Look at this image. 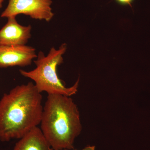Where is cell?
Masks as SVG:
<instances>
[{
    "mask_svg": "<svg viewBox=\"0 0 150 150\" xmlns=\"http://www.w3.org/2000/svg\"><path fill=\"white\" fill-rule=\"evenodd\" d=\"M31 25L19 24L16 17L8 18L6 23L0 30V44L6 46L26 45L31 38Z\"/></svg>",
    "mask_w": 150,
    "mask_h": 150,
    "instance_id": "6",
    "label": "cell"
},
{
    "mask_svg": "<svg viewBox=\"0 0 150 150\" xmlns=\"http://www.w3.org/2000/svg\"><path fill=\"white\" fill-rule=\"evenodd\" d=\"M119 4L122 6L129 5L131 6L134 0H115Z\"/></svg>",
    "mask_w": 150,
    "mask_h": 150,
    "instance_id": "8",
    "label": "cell"
},
{
    "mask_svg": "<svg viewBox=\"0 0 150 150\" xmlns=\"http://www.w3.org/2000/svg\"><path fill=\"white\" fill-rule=\"evenodd\" d=\"M37 57L35 48L31 46L0 44V68L27 67Z\"/></svg>",
    "mask_w": 150,
    "mask_h": 150,
    "instance_id": "5",
    "label": "cell"
},
{
    "mask_svg": "<svg viewBox=\"0 0 150 150\" xmlns=\"http://www.w3.org/2000/svg\"><path fill=\"white\" fill-rule=\"evenodd\" d=\"M67 45L63 43L56 49L52 47L46 56L39 52L34 61L36 67L30 71L20 70L21 74L33 81L35 87L40 93L46 92L48 94H60L71 97L76 94L79 79L70 87H67L57 74L58 66L64 62L63 56L66 52Z\"/></svg>",
    "mask_w": 150,
    "mask_h": 150,
    "instance_id": "3",
    "label": "cell"
},
{
    "mask_svg": "<svg viewBox=\"0 0 150 150\" xmlns=\"http://www.w3.org/2000/svg\"><path fill=\"white\" fill-rule=\"evenodd\" d=\"M42 96L31 82L15 87L0 100V141L21 139L40 124Z\"/></svg>",
    "mask_w": 150,
    "mask_h": 150,
    "instance_id": "1",
    "label": "cell"
},
{
    "mask_svg": "<svg viewBox=\"0 0 150 150\" xmlns=\"http://www.w3.org/2000/svg\"><path fill=\"white\" fill-rule=\"evenodd\" d=\"M4 1V0H0V8H1L2 7V4Z\"/></svg>",
    "mask_w": 150,
    "mask_h": 150,
    "instance_id": "10",
    "label": "cell"
},
{
    "mask_svg": "<svg viewBox=\"0 0 150 150\" xmlns=\"http://www.w3.org/2000/svg\"><path fill=\"white\" fill-rule=\"evenodd\" d=\"M52 3V0H9L1 17L8 18L24 14L34 19L49 22L54 16Z\"/></svg>",
    "mask_w": 150,
    "mask_h": 150,
    "instance_id": "4",
    "label": "cell"
},
{
    "mask_svg": "<svg viewBox=\"0 0 150 150\" xmlns=\"http://www.w3.org/2000/svg\"><path fill=\"white\" fill-rule=\"evenodd\" d=\"M40 129L54 150L74 149L82 127L76 104L70 96L48 94L43 107Z\"/></svg>",
    "mask_w": 150,
    "mask_h": 150,
    "instance_id": "2",
    "label": "cell"
},
{
    "mask_svg": "<svg viewBox=\"0 0 150 150\" xmlns=\"http://www.w3.org/2000/svg\"><path fill=\"white\" fill-rule=\"evenodd\" d=\"M70 150V149H62V150ZM81 150H95V146H86V147L84 148V149H83Z\"/></svg>",
    "mask_w": 150,
    "mask_h": 150,
    "instance_id": "9",
    "label": "cell"
},
{
    "mask_svg": "<svg viewBox=\"0 0 150 150\" xmlns=\"http://www.w3.org/2000/svg\"><path fill=\"white\" fill-rule=\"evenodd\" d=\"M13 150H54L39 127H35L16 144Z\"/></svg>",
    "mask_w": 150,
    "mask_h": 150,
    "instance_id": "7",
    "label": "cell"
}]
</instances>
